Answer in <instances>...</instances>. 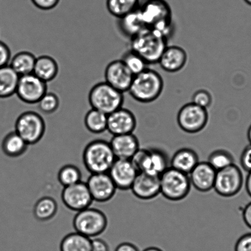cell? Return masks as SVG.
Returning a JSON list of instances; mask_svg holds the SVG:
<instances>
[{"instance_id":"6da1fadb","label":"cell","mask_w":251,"mask_h":251,"mask_svg":"<svg viewBox=\"0 0 251 251\" xmlns=\"http://www.w3.org/2000/svg\"><path fill=\"white\" fill-rule=\"evenodd\" d=\"M139 10L147 28L154 29L169 38L173 31L172 12L166 0H146Z\"/></svg>"},{"instance_id":"7a4b0ae2","label":"cell","mask_w":251,"mask_h":251,"mask_svg":"<svg viewBox=\"0 0 251 251\" xmlns=\"http://www.w3.org/2000/svg\"><path fill=\"white\" fill-rule=\"evenodd\" d=\"M163 78L156 71L147 68L135 75L128 92L137 101L151 103L161 97L163 92Z\"/></svg>"},{"instance_id":"3957f363","label":"cell","mask_w":251,"mask_h":251,"mask_svg":"<svg viewBox=\"0 0 251 251\" xmlns=\"http://www.w3.org/2000/svg\"><path fill=\"white\" fill-rule=\"evenodd\" d=\"M168 40L154 29L146 28L131 39V50L141 56L148 65L158 63Z\"/></svg>"},{"instance_id":"277c9868","label":"cell","mask_w":251,"mask_h":251,"mask_svg":"<svg viewBox=\"0 0 251 251\" xmlns=\"http://www.w3.org/2000/svg\"><path fill=\"white\" fill-rule=\"evenodd\" d=\"M83 163L91 174L108 173L116 157L110 142L95 140L88 143L84 150Z\"/></svg>"},{"instance_id":"5b68a950","label":"cell","mask_w":251,"mask_h":251,"mask_svg":"<svg viewBox=\"0 0 251 251\" xmlns=\"http://www.w3.org/2000/svg\"><path fill=\"white\" fill-rule=\"evenodd\" d=\"M88 101L92 109L108 115L122 107L124 102V93L106 82H100L91 88Z\"/></svg>"},{"instance_id":"8992f818","label":"cell","mask_w":251,"mask_h":251,"mask_svg":"<svg viewBox=\"0 0 251 251\" xmlns=\"http://www.w3.org/2000/svg\"><path fill=\"white\" fill-rule=\"evenodd\" d=\"M161 194L170 201H180L190 193L191 183L189 175L169 167L159 176Z\"/></svg>"},{"instance_id":"52a82bcc","label":"cell","mask_w":251,"mask_h":251,"mask_svg":"<svg viewBox=\"0 0 251 251\" xmlns=\"http://www.w3.org/2000/svg\"><path fill=\"white\" fill-rule=\"evenodd\" d=\"M73 224L75 232L92 239L107 229L108 219L102 211L88 207L76 213Z\"/></svg>"},{"instance_id":"ba28073f","label":"cell","mask_w":251,"mask_h":251,"mask_svg":"<svg viewBox=\"0 0 251 251\" xmlns=\"http://www.w3.org/2000/svg\"><path fill=\"white\" fill-rule=\"evenodd\" d=\"M168 157L162 150L139 149L131 161L139 172L160 176L169 167Z\"/></svg>"},{"instance_id":"9c48e42d","label":"cell","mask_w":251,"mask_h":251,"mask_svg":"<svg viewBox=\"0 0 251 251\" xmlns=\"http://www.w3.org/2000/svg\"><path fill=\"white\" fill-rule=\"evenodd\" d=\"M14 130L27 144L34 145L40 141L45 134V122L38 113L24 112L17 118Z\"/></svg>"},{"instance_id":"30bf717a","label":"cell","mask_w":251,"mask_h":251,"mask_svg":"<svg viewBox=\"0 0 251 251\" xmlns=\"http://www.w3.org/2000/svg\"><path fill=\"white\" fill-rule=\"evenodd\" d=\"M244 183L243 174L235 164L216 172L213 189L219 195L230 198L240 193Z\"/></svg>"},{"instance_id":"8fae6325","label":"cell","mask_w":251,"mask_h":251,"mask_svg":"<svg viewBox=\"0 0 251 251\" xmlns=\"http://www.w3.org/2000/svg\"><path fill=\"white\" fill-rule=\"evenodd\" d=\"M209 115L207 109L198 106L193 102L183 105L177 115V122L183 131L196 134L207 125Z\"/></svg>"},{"instance_id":"7c38bea8","label":"cell","mask_w":251,"mask_h":251,"mask_svg":"<svg viewBox=\"0 0 251 251\" xmlns=\"http://www.w3.org/2000/svg\"><path fill=\"white\" fill-rule=\"evenodd\" d=\"M47 92V83L33 73L20 76L16 94L22 102L28 104H37Z\"/></svg>"},{"instance_id":"4fadbf2b","label":"cell","mask_w":251,"mask_h":251,"mask_svg":"<svg viewBox=\"0 0 251 251\" xmlns=\"http://www.w3.org/2000/svg\"><path fill=\"white\" fill-rule=\"evenodd\" d=\"M61 198L66 207L76 212L90 207L93 201L87 184L82 181L64 187Z\"/></svg>"},{"instance_id":"5bb4252c","label":"cell","mask_w":251,"mask_h":251,"mask_svg":"<svg viewBox=\"0 0 251 251\" xmlns=\"http://www.w3.org/2000/svg\"><path fill=\"white\" fill-rule=\"evenodd\" d=\"M86 184L93 201L99 203L112 200L117 189L108 173L91 174Z\"/></svg>"},{"instance_id":"9a60e30c","label":"cell","mask_w":251,"mask_h":251,"mask_svg":"<svg viewBox=\"0 0 251 251\" xmlns=\"http://www.w3.org/2000/svg\"><path fill=\"white\" fill-rule=\"evenodd\" d=\"M139 173L131 160L119 159H115L108 172L117 189L122 191L131 189Z\"/></svg>"},{"instance_id":"2e32d148","label":"cell","mask_w":251,"mask_h":251,"mask_svg":"<svg viewBox=\"0 0 251 251\" xmlns=\"http://www.w3.org/2000/svg\"><path fill=\"white\" fill-rule=\"evenodd\" d=\"M134 77L121 60L112 61L105 69V82L123 93L128 92Z\"/></svg>"},{"instance_id":"e0dca14e","label":"cell","mask_w":251,"mask_h":251,"mask_svg":"<svg viewBox=\"0 0 251 251\" xmlns=\"http://www.w3.org/2000/svg\"><path fill=\"white\" fill-rule=\"evenodd\" d=\"M137 121L134 113L121 107L108 115L107 130L114 135L132 134Z\"/></svg>"},{"instance_id":"ac0fdd59","label":"cell","mask_w":251,"mask_h":251,"mask_svg":"<svg viewBox=\"0 0 251 251\" xmlns=\"http://www.w3.org/2000/svg\"><path fill=\"white\" fill-rule=\"evenodd\" d=\"M130 189L138 199L151 200L161 194L159 176L139 172Z\"/></svg>"},{"instance_id":"d6986e66","label":"cell","mask_w":251,"mask_h":251,"mask_svg":"<svg viewBox=\"0 0 251 251\" xmlns=\"http://www.w3.org/2000/svg\"><path fill=\"white\" fill-rule=\"evenodd\" d=\"M216 172L208 162H199L189 174L191 185L201 193H207L215 185Z\"/></svg>"},{"instance_id":"ffe728a7","label":"cell","mask_w":251,"mask_h":251,"mask_svg":"<svg viewBox=\"0 0 251 251\" xmlns=\"http://www.w3.org/2000/svg\"><path fill=\"white\" fill-rule=\"evenodd\" d=\"M188 61V54L179 46H167L160 58L158 63L162 70L174 73L183 70Z\"/></svg>"},{"instance_id":"44dd1931","label":"cell","mask_w":251,"mask_h":251,"mask_svg":"<svg viewBox=\"0 0 251 251\" xmlns=\"http://www.w3.org/2000/svg\"><path fill=\"white\" fill-rule=\"evenodd\" d=\"M116 159L131 160L139 150V143L134 133L114 135L110 142Z\"/></svg>"},{"instance_id":"7402d4cb","label":"cell","mask_w":251,"mask_h":251,"mask_svg":"<svg viewBox=\"0 0 251 251\" xmlns=\"http://www.w3.org/2000/svg\"><path fill=\"white\" fill-rule=\"evenodd\" d=\"M118 19V27L120 31L123 35L130 39L147 28L140 13L139 7Z\"/></svg>"},{"instance_id":"603a6c76","label":"cell","mask_w":251,"mask_h":251,"mask_svg":"<svg viewBox=\"0 0 251 251\" xmlns=\"http://www.w3.org/2000/svg\"><path fill=\"white\" fill-rule=\"evenodd\" d=\"M198 162V154L194 150L183 148L173 154L169 164L172 168L189 175Z\"/></svg>"},{"instance_id":"cb8c5ba5","label":"cell","mask_w":251,"mask_h":251,"mask_svg":"<svg viewBox=\"0 0 251 251\" xmlns=\"http://www.w3.org/2000/svg\"><path fill=\"white\" fill-rule=\"evenodd\" d=\"M58 65L55 59L49 55L36 58L33 74L46 83L55 79L58 73Z\"/></svg>"},{"instance_id":"d4e9b609","label":"cell","mask_w":251,"mask_h":251,"mask_svg":"<svg viewBox=\"0 0 251 251\" xmlns=\"http://www.w3.org/2000/svg\"><path fill=\"white\" fill-rule=\"evenodd\" d=\"M20 76L9 65L0 68V100L16 94Z\"/></svg>"},{"instance_id":"484cf974","label":"cell","mask_w":251,"mask_h":251,"mask_svg":"<svg viewBox=\"0 0 251 251\" xmlns=\"http://www.w3.org/2000/svg\"><path fill=\"white\" fill-rule=\"evenodd\" d=\"M28 147L27 143L15 130L7 134L1 143L2 152L6 156L13 158L23 155Z\"/></svg>"},{"instance_id":"4316f807","label":"cell","mask_w":251,"mask_h":251,"mask_svg":"<svg viewBox=\"0 0 251 251\" xmlns=\"http://www.w3.org/2000/svg\"><path fill=\"white\" fill-rule=\"evenodd\" d=\"M36 57L27 51H20L11 57L9 65L19 76L33 73Z\"/></svg>"},{"instance_id":"83f0119b","label":"cell","mask_w":251,"mask_h":251,"mask_svg":"<svg viewBox=\"0 0 251 251\" xmlns=\"http://www.w3.org/2000/svg\"><path fill=\"white\" fill-rule=\"evenodd\" d=\"M60 251H92V239L78 232L71 233L61 240Z\"/></svg>"},{"instance_id":"f1b7e54d","label":"cell","mask_w":251,"mask_h":251,"mask_svg":"<svg viewBox=\"0 0 251 251\" xmlns=\"http://www.w3.org/2000/svg\"><path fill=\"white\" fill-rule=\"evenodd\" d=\"M58 211L55 199L51 197H43L36 201L33 208V215L37 220L44 222L52 220Z\"/></svg>"},{"instance_id":"f546056e","label":"cell","mask_w":251,"mask_h":251,"mask_svg":"<svg viewBox=\"0 0 251 251\" xmlns=\"http://www.w3.org/2000/svg\"><path fill=\"white\" fill-rule=\"evenodd\" d=\"M108 115L92 109L86 114L84 124L88 131L93 134H102L107 130Z\"/></svg>"},{"instance_id":"4dcf8cb0","label":"cell","mask_w":251,"mask_h":251,"mask_svg":"<svg viewBox=\"0 0 251 251\" xmlns=\"http://www.w3.org/2000/svg\"><path fill=\"white\" fill-rule=\"evenodd\" d=\"M139 5V0H107L108 11L117 19L135 11Z\"/></svg>"},{"instance_id":"1f68e13d","label":"cell","mask_w":251,"mask_h":251,"mask_svg":"<svg viewBox=\"0 0 251 251\" xmlns=\"http://www.w3.org/2000/svg\"><path fill=\"white\" fill-rule=\"evenodd\" d=\"M82 174L77 166L67 164L63 166L58 172V180L64 187L73 185L81 181Z\"/></svg>"},{"instance_id":"d6a6232c","label":"cell","mask_w":251,"mask_h":251,"mask_svg":"<svg viewBox=\"0 0 251 251\" xmlns=\"http://www.w3.org/2000/svg\"><path fill=\"white\" fill-rule=\"evenodd\" d=\"M216 171H220L235 164L234 157L225 150H217L213 151L208 157V161Z\"/></svg>"},{"instance_id":"836d02e7","label":"cell","mask_w":251,"mask_h":251,"mask_svg":"<svg viewBox=\"0 0 251 251\" xmlns=\"http://www.w3.org/2000/svg\"><path fill=\"white\" fill-rule=\"evenodd\" d=\"M121 60L132 75H137L146 70L148 64L139 54L130 49L122 56Z\"/></svg>"},{"instance_id":"e575fe53","label":"cell","mask_w":251,"mask_h":251,"mask_svg":"<svg viewBox=\"0 0 251 251\" xmlns=\"http://www.w3.org/2000/svg\"><path fill=\"white\" fill-rule=\"evenodd\" d=\"M39 110L44 114L56 112L60 105V100L54 93L47 92L37 103Z\"/></svg>"},{"instance_id":"d590c367","label":"cell","mask_w":251,"mask_h":251,"mask_svg":"<svg viewBox=\"0 0 251 251\" xmlns=\"http://www.w3.org/2000/svg\"><path fill=\"white\" fill-rule=\"evenodd\" d=\"M192 102L198 106L208 109L213 103V97L208 91L201 89L196 91L192 98Z\"/></svg>"},{"instance_id":"8d00e7d4","label":"cell","mask_w":251,"mask_h":251,"mask_svg":"<svg viewBox=\"0 0 251 251\" xmlns=\"http://www.w3.org/2000/svg\"><path fill=\"white\" fill-rule=\"evenodd\" d=\"M11 59V51L4 41L0 40V68L8 65Z\"/></svg>"},{"instance_id":"74e56055","label":"cell","mask_w":251,"mask_h":251,"mask_svg":"<svg viewBox=\"0 0 251 251\" xmlns=\"http://www.w3.org/2000/svg\"><path fill=\"white\" fill-rule=\"evenodd\" d=\"M240 164L245 171L251 172V145H248L243 150L240 157Z\"/></svg>"},{"instance_id":"f35d334b","label":"cell","mask_w":251,"mask_h":251,"mask_svg":"<svg viewBox=\"0 0 251 251\" xmlns=\"http://www.w3.org/2000/svg\"><path fill=\"white\" fill-rule=\"evenodd\" d=\"M235 251H251V233H246L237 240Z\"/></svg>"},{"instance_id":"ab89813d","label":"cell","mask_w":251,"mask_h":251,"mask_svg":"<svg viewBox=\"0 0 251 251\" xmlns=\"http://www.w3.org/2000/svg\"><path fill=\"white\" fill-rule=\"evenodd\" d=\"M60 0H31L34 6L43 11H49L57 6Z\"/></svg>"},{"instance_id":"60d3db41","label":"cell","mask_w":251,"mask_h":251,"mask_svg":"<svg viewBox=\"0 0 251 251\" xmlns=\"http://www.w3.org/2000/svg\"><path fill=\"white\" fill-rule=\"evenodd\" d=\"M92 251H110L109 246L100 238L92 239Z\"/></svg>"},{"instance_id":"b9f144b4","label":"cell","mask_w":251,"mask_h":251,"mask_svg":"<svg viewBox=\"0 0 251 251\" xmlns=\"http://www.w3.org/2000/svg\"><path fill=\"white\" fill-rule=\"evenodd\" d=\"M242 216L245 225L251 229V201L245 206Z\"/></svg>"},{"instance_id":"7bdbcfd3","label":"cell","mask_w":251,"mask_h":251,"mask_svg":"<svg viewBox=\"0 0 251 251\" xmlns=\"http://www.w3.org/2000/svg\"><path fill=\"white\" fill-rule=\"evenodd\" d=\"M115 251H139V250L132 243L125 242L118 245Z\"/></svg>"},{"instance_id":"ee69618b","label":"cell","mask_w":251,"mask_h":251,"mask_svg":"<svg viewBox=\"0 0 251 251\" xmlns=\"http://www.w3.org/2000/svg\"><path fill=\"white\" fill-rule=\"evenodd\" d=\"M245 187L248 195L251 198V172H248L247 179H246Z\"/></svg>"},{"instance_id":"f6af8a7d","label":"cell","mask_w":251,"mask_h":251,"mask_svg":"<svg viewBox=\"0 0 251 251\" xmlns=\"http://www.w3.org/2000/svg\"><path fill=\"white\" fill-rule=\"evenodd\" d=\"M143 251H164L161 249H160L159 248L157 247H149L147 248L146 249H145Z\"/></svg>"},{"instance_id":"bcb514c9","label":"cell","mask_w":251,"mask_h":251,"mask_svg":"<svg viewBox=\"0 0 251 251\" xmlns=\"http://www.w3.org/2000/svg\"><path fill=\"white\" fill-rule=\"evenodd\" d=\"M247 137L248 141H249L250 144L251 145V125L250 126L249 128H248Z\"/></svg>"},{"instance_id":"7dc6e473","label":"cell","mask_w":251,"mask_h":251,"mask_svg":"<svg viewBox=\"0 0 251 251\" xmlns=\"http://www.w3.org/2000/svg\"><path fill=\"white\" fill-rule=\"evenodd\" d=\"M244 1L247 2L248 4H249L250 6H251V0H244Z\"/></svg>"}]
</instances>
